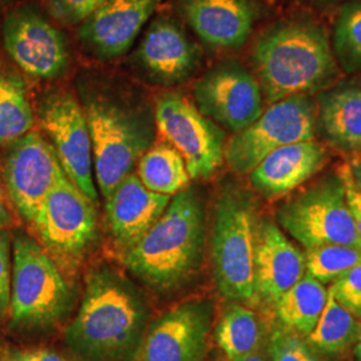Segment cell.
Instances as JSON below:
<instances>
[{"label":"cell","mask_w":361,"mask_h":361,"mask_svg":"<svg viewBox=\"0 0 361 361\" xmlns=\"http://www.w3.org/2000/svg\"><path fill=\"white\" fill-rule=\"evenodd\" d=\"M232 361H267V359L262 357L257 352L255 355H250V356H246V357H243V359H237V360Z\"/></svg>","instance_id":"74e56055"},{"label":"cell","mask_w":361,"mask_h":361,"mask_svg":"<svg viewBox=\"0 0 361 361\" xmlns=\"http://www.w3.org/2000/svg\"><path fill=\"white\" fill-rule=\"evenodd\" d=\"M149 325L142 292L121 271L98 267L87 274L80 307L63 340L79 361H138Z\"/></svg>","instance_id":"6da1fadb"},{"label":"cell","mask_w":361,"mask_h":361,"mask_svg":"<svg viewBox=\"0 0 361 361\" xmlns=\"http://www.w3.org/2000/svg\"><path fill=\"white\" fill-rule=\"evenodd\" d=\"M355 357H356V361H361V334L355 344Z\"/></svg>","instance_id":"f35d334b"},{"label":"cell","mask_w":361,"mask_h":361,"mask_svg":"<svg viewBox=\"0 0 361 361\" xmlns=\"http://www.w3.org/2000/svg\"><path fill=\"white\" fill-rule=\"evenodd\" d=\"M159 0H104L80 23L79 40L99 58L129 51Z\"/></svg>","instance_id":"2e32d148"},{"label":"cell","mask_w":361,"mask_h":361,"mask_svg":"<svg viewBox=\"0 0 361 361\" xmlns=\"http://www.w3.org/2000/svg\"><path fill=\"white\" fill-rule=\"evenodd\" d=\"M31 225L58 267L74 271L97 240L95 204L65 176L46 195Z\"/></svg>","instance_id":"52a82bcc"},{"label":"cell","mask_w":361,"mask_h":361,"mask_svg":"<svg viewBox=\"0 0 361 361\" xmlns=\"http://www.w3.org/2000/svg\"><path fill=\"white\" fill-rule=\"evenodd\" d=\"M85 113L90 129L94 178L106 200L133 173L153 145L154 133L146 118L107 99H87Z\"/></svg>","instance_id":"8992f818"},{"label":"cell","mask_w":361,"mask_h":361,"mask_svg":"<svg viewBox=\"0 0 361 361\" xmlns=\"http://www.w3.org/2000/svg\"><path fill=\"white\" fill-rule=\"evenodd\" d=\"M182 11L195 34L217 49L244 46L257 18L252 0H182Z\"/></svg>","instance_id":"d6986e66"},{"label":"cell","mask_w":361,"mask_h":361,"mask_svg":"<svg viewBox=\"0 0 361 361\" xmlns=\"http://www.w3.org/2000/svg\"><path fill=\"white\" fill-rule=\"evenodd\" d=\"M360 334V320L337 302L328 290V300L323 313L313 331L305 338L316 353L335 357L353 347Z\"/></svg>","instance_id":"cb8c5ba5"},{"label":"cell","mask_w":361,"mask_h":361,"mask_svg":"<svg viewBox=\"0 0 361 361\" xmlns=\"http://www.w3.org/2000/svg\"><path fill=\"white\" fill-rule=\"evenodd\" d=\"M205 235L202 200L194 189L186 188L171 197L149 232L123 253V264L155 292L177 290L200 269Z\"/></svg>","instance_id":"7a4b0ae2"},{"label":"cell","mask_w":361,"mask_h":361,"mask_svg":"<svg viewBox=\"0 0 361 361\" xmlns=\"http://www.w3.org/2000/svg\"><path fill=\"white\" fill-rule=\"evenodd\" d=\"M360 152H361V147H360Z\"/></svg>","instance_id":"b9f144b4"},{"label":"cell","mask_w":361,"mask_h":361,"mask_svg":"<svg viewBox=\"0 0 361 361\" xmlns=\"http://www.w3.org/2000/svg\"><path fill=\"white\" fill-rule=\"evenodd\" d=\"M137 176L149 190L170 197L189 188L192 180L183 157L169 142L157 143L145 152Z\"/></svg>","instance_id":"484cf974"},{"label":"cell","mask_w":361,"mask_h":361,"mask_svg":"<svg viewBox=\"0 0 361 361\" xmlns=\"http://www.w3.org/2000/svg\"><path fill=\"white\" fill-rule=\"evenodd\" d=\"M197 109L233 133L250 126L262 114V90L257 79L237 63L212 68L194 86Z\"/></svg>","instance_id":"5bb4252c"},{"label":"cell","mask_w":361,"mask_h":361,"mask_svg":"<svg viewBox=\"0 0 361 361\" xmlns=\"http://www.w3.org/2000/svg\"><path fill=\"white\" fill-rule=\"evenodd\" d=\"M40 126L50 138L66 176L94 204L99 194L94 182L90 129L85 109L67 92L47 97L40 106Z\"/></svg>","instance_id":"7c38bea8"},{"label":"cell","mask_w":361,"mask_h":361,"mask_svg":"<svg viewBox=\"0 0 361 361\" xmlns=\"http://www.w3.org/2000/svg\"><path fill=\"white\" fill-rule=\"evenodd\" d=\"M329 293L345 310L361 320V265L332 283Z\"/></svg>","instance_id":"4dcf8cb0"},{"label":"cell","mask_w":361,"mask_h":361,"mask_svg":"<svg viewBox=\"0 0 361 361\" xmlns=\"http://www.w3.org/2000/svg\"><path fill=\"white\" fill-rule=\"evenodd\" d=\"M7 361H66L62 356L50 349H16L10 352L6 357Z\"/></svg>","instance_id":"e575fe53"},{"label":"cell","mask_w":361,"mask_h":361,"mask_svg":"<svg viewBox=\"0 0 361 361\" xmlns=\"http://www.w3.org/2000/svg\"><path fill=\"white\" fill-rule=\"evenodd\" d=\"M277 219L285 232L305 249L329 244L361 247L338 174L285 201L277 210Z\"/></svg>","instance_id":"ba28073f"},{"label":"cell","mask_w":361,"mask_h":361,"mask_svg":"<svg viewBox=\"0 0 361 361\" xmlns=\"http://www.w3.org/2000/svg\"><path fill=\"white\" fill-rule=\"evenodd\" d=\"M337 174L343 180L347 201H348L349 210H350V214L353 217L355 228H356V232H357V235H359L361 241V192L359 190V188L356 186L355 180H353L348 164L341 165L337 170Z\"/></svg>","instance_id":"836d02e7"},{"label":"cell","mask_w":361,"mask_h":361,"mask_svg":"<svg viewBox=\"0 0 361 361\" xmlns=\"http://www.w3.org/2000/svg\"><path fill=\"white\" fill-rule=\"evenodd\" d=\"M13 240L7 229H0V317L8 314L13 276Z\"/></svg>","instance_id":"d6a6232c"},{"label":"cell","mask_w":361,"mask_h":361,"mask_svg":"<svg viewBox=\"0 0 361 361\" xmlns=\"http://www.w3.org/2000/svg\"><path fill=\"white\" fill-rule=\"evenodd\" d=\"M213 302L192 300L150 323L138 361H202L213 325Z\"/></svg>","instance_id":"9a60e30c"},{"label":"cell","mask_w":361,"mask_h":361,"mask_svg":"<svg viewBox=\"0 0 361 361\" xmlns=\"http://www.w3.org/2000/svg\"><path fill=\"white\" fill-rule=\"evenodd\" d=\"M268 353L271 361H320L302 336L279 323L271 328L268 336Z\"/></svg>","instance_id":"f546056e"},{"label":"cell","mask_w":361,"mask_h":361,"mask_svg":"<svg viewBox=\"0 0 361 361\" xmlns=\"http://www.w3.org/2000/svg\"><path fill=\"white\" fill-rule=\"evenodd\" d=\"M316 123L336 147L360 150L361 85H343L322 94Z\"/></svg>","instance_id":"7402d4cb"},{"label":"cell","mask_w":361,"mask_h":361,"mask_svg":"<svg viewBox=\"0 0 361 361\" xmlns=\"http://www.w3.org/2000/svg\"><path fill=\"white\" fill-rule=\"evenodd\" d=\"M316 106L310 95L281 99L246 129L235 133L225 147V159L233 171L249 174L271 152L292 143L313 141Z\"/></svg>","instance_id":"9c48e42d"},{"label":"cell","mask_w":361,"mask_h":361,"mask_svg":"<svg viewBox=\"0 0 361 361\" xmlns=\"http://www.w3.org/2000/svg\"><path fill=\"white\" fill-rule=\"evenodd\" d=\"M335 54L347 71L361 70V0L341 8L335 25Z\"/></svg>","instance_id":"f1b7e54d"},{"label":"cell","mask_w":361,"mask_h":361,"mask_svg":"<svg viewBox=\"0 0 361 361\" xmlns=\"http://www.w3.org/2000/svg\"><path fill=\"white\" fill-rule=\"evenodd\" d=\"M1 361H7V360H6V359H3V360H1Z\"/></svg>","instance_id":"60d3db41"},{"label":"cell","mask_w":361,"mask_h":361,"mask_svg":"<svg viewBox=\"0 0 361 361\" xmlns=\"http://www.w3.org/2000/svg\"><path fill=\"white\" fill-rule=\"evenodd\" d=\"M253 65L271 104L323 90L337 74L326 34L308 22H286L265 32L255 46Z\"/></svg>","instance_id":"3957f363"},{"label":"cell","mask_w":361,"mask_h":361,"mask_svg":"<svg viewBox=\"0 0 361 361\" xmlns=\"http://www.w3.org/2000/svg\"><path fill=\"white\" fill-rule=\"evenodd\" d=\"M326 300L328 290L324 284L305 273L273 307L280 325L305 338L319 322Z\"/></svg>","instance_id":"603a6c76"},{"label":"cell","mask_w":361,"mask_h":361,"mask_svg":"<svg viewBox=\"0 0 361 361\" xmlns=\"http://www.w3.org/2000/svg\"><path fill=\"white\" fill-rule=\"evenodd\" d=\"M171 197L155 193L134 173L104 200L109 231L116 247L125 253L135 245L166 210Z\"/></svg>","instance_id":"e0dca14e"},{"label":"cell","mask_w":361,"mask_h":361,"mask_svg":"<svg viewBox=\"0 0 361 361\" xmlns=\"http://www.w3.org/2000/svg\"><path fill=\"white\" fill-rule=\"evenodd\" d=\"M13 214L7 207L4 189H3V182L0 178V229H8L10 226H13Z\"/></svg>","instance_id":"d590c367"},{"label":"cell","mask_w":361,"mask_h":361,"mask_svg":"<svg viewBox=\"0 0 361 361\" xmlns=\"http://www.w3.org/2000/svg\"><path fill=\"white\" fill-rule=\"evenodd\" d=\"M257 204L237 183L221 186L213 209L210 255L219 293L247 307L258 304L255 286Z\"/></svg>","instance_id":"277c9868"},{"label":"cell","mask_w":361,"mask_h":361,"mask_svg":"<svg viewBox=\"0 0 361 361\" xmlns=\"http://www.w3.org/2000/svg\"><path fill=\"white\" fill-rule=\"evenodd\" d=\"M3 180L7 195L20 216L31 224L46 195L66 173L55 149L37 131L7 145Z\"/></svg>","instance_id":"8fae6325"},{"label":"cell","mask_w":361,"mask_h":361,"mask_svg":"<svg viewBox=\"0 0 361 361\" xmlns=\"http://www.w3.org/2000/svg\"><path fill=\"white\" fill-rule=\"evenodd\" d=\"M11 1H18V0H0V3H11Z\"/></svg>","instance_id":"ab89813d"},{"label":"cell","mask_w":361,"mask_h":361,"mask_svg":"<svg viewBox=\"0 0 361 361\" xmlns=\"http://www.w3.org/2000/svg\"><path fill=\"white\" fill-rule=\"evenodd\" d=\"M325 161L326 150L314 141L286 145L267 155L249 173V180L262 197L279 198L313 177Z\"/></svg>","instance_id":"ffe728a7"},{"label":"cell","mask_w":361,"mask_h":361,"mask_svg":"<svg viewBox=\"0 0 361 361\" xmlns=\"http://www.w3.org/2000/svg\"><path fill=\"white\" fill-rule=\"evenodd\" d=\"M34 126V110L25 79L15 73H0V146L26 135Z\"/></svg>","instance_id":"4316f807"},{"label":"cell","mask_w":361,"mask_h":361,"mask_svg":"<svg viewBox=\"0 0 361 361\" xmlns=\"http://www.w3.org/2000/svg\"><path fill=\"white\" fill-rule=\"evenodd\" d=\"M73 289L51 256L25 233L13 240V276L8 316L15 328L49 329L73 305Z\"/></svg>","instance_id":"5b68a950"},{"label":"cell","mask_w":361,"mask_h":361,"mask_svg":"<svg viewBox=\"0 0 361 361\" xmlns=\"http://www.w3.org/2000/svg\"><path fill=\"white\" fill-rule=\"evenodd\" d=\"M305 271L322 284H329L361 265L359 246H316L305 249Z\"/></svg>","instance_id":"83f0119b"},{"label":"cell","mask_w":361,"mask_h":361,"mask_svg":"<svg viewBox=\"0 0 361 361\" xmlns=\"http://www.w3.org/2000/svg\"><path fill=\"white\" fill-rule=\"evenodd\" d=\"M104 0H49L52 16L65 25L82 23Z\"/></svg>","instance_id":"1f68e13d"},{"label":"cell","mask_w":361,"mask_h":361,"mask_svg":"<svg viewBox=\"0 0 361 361\" xmlns=\"http://www.w3.org/2000/svg\"><path fill=\"white\" fill-rule=\"evenodd\" d=\"M305 273V255L286 238L274 222L259 219L255 255L258 302L274 305Z\"/></svg>","instance_id":"ac0fdd59"},{"label":"cell","mask_w":361,"mask_h":361,"mask_svg":"<svg viewBox=\"0 0 361 361\" xmlns=\"http://www.w3.org/2000/svg\"><path fill=\"white\" fill-rule=\"evenodd\" d=\"M3 47L30 77H61L68 65L65 35L31 7L13 8L1 26Z\"/></svg>","instance_id":"4fadbf2b"},{"label":"cell","mask_w":361,"mask_h":361,"mask_svg":"<svg viewBox=\"0 0 361 361\" xmlns=\"http://www.w3.org/2000/svg\"><path fill=\"white\" fill-rule=\"evenodd\" d=\"M349 168H350V173L353 180L356 183V186L359 188L361 192V157H352L350 161L348 162Z\"/></svg>","instance_id":"8d00e7d4"},{"label":"cell","mask_w":361,"mask_h":361,"mask_svg":"<svg viewBox=\"0 0 361 361\" xmlns=\"http://www.w3.org/2000/svg\"><path fill=\"white\" fill-rule=\"evenodd\" d=\"M214 340L228 361L257 353L262 344V326L256 312L233 302L214 328Z\"/></svg>","instance_id":"d4e9b609"},{"label":"cell","mask_w":361,"mask_h":361,"mask_svg":"<svg viewBox=\"0 0 361 361\" xmlns=\"http://www.w3.org/2000/svg\"><path fill=\"white\" fill-rule=\"evenodd\" d=\"M157 126L178 150L193 180H207L225 158V133L192 102L178 94H164L155 106Z\"/></svg>","instance_id":"30bf717a"},{"label":"cell","mask_w":361,"mask_h":361,"mask_svg":"<svg viewBox=\"0 0 361 361\" xmlns=\"http://www.w3.org/2000/svg\"><path fill=\"white\" fill-rule=\"evenodd\" d=\"M137 58L155 83L173 86L193 73L197 54L183 31L169 18H158L147 28Z\"/></svg>","instance_id":"44dd1931"}]
</instances>
